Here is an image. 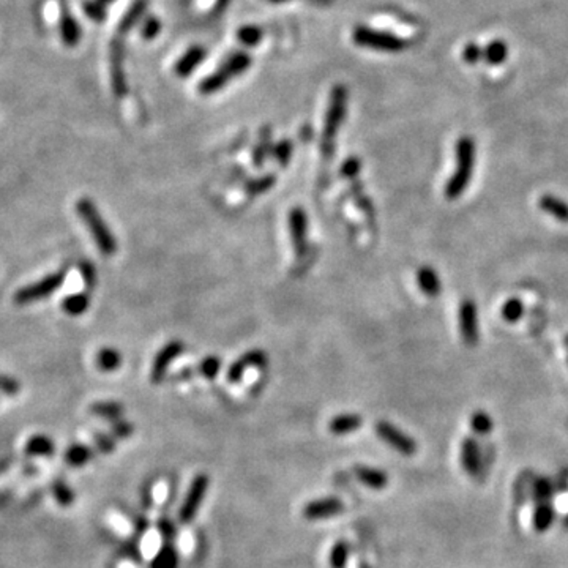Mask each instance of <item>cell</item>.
<instances>
[{
  "label": "cell",
  "instance_id": "cell-47",
  "mask_svg": "<svg viewBox=\"0 0 568 568\" xmlns=\"http://www.w3.org/2000/svg\"><path fill=\"white\" fill-rule=\"evenodd\" d=\"M21 391V384L17 382V379L8 376V374L0 373V393L7 395V396H16L19 395Z\"/></svg>",
  "mask_w": 568,
  "mask_h": 568
},
{
  "label": "cell",
  "instance_id": "cell-33",
  "mask_svg": "<svg viewBox=\"0 0 568 568\" xmlns=\"http://www.w3.org/2000/svg\"><path fill=\"white\" fill-rule=\"evenodd\" d=\"M277 184V177H275V174H263L261 177H256V179H251L248 180L247 184H245V193H247L248 196H259L263 195V193H267L270 188H273V185Z\"/></svg>",
  "mask_w": 568,
  "mask_h": 568
},
{
  "label": "cell",
  "instance_id": "cell-52",
  "mask_svg": "<svg viewBox=\"0 0 568 568\" xmlns=\"http://www.w3.org/2000/svg\"><path fill=\"white\" fill-rule=\"evenodd\" d=\"M229 2H231V0H218V3L215 5V10L222 11V10H225V8L227 7V5H229Z\"/></svg>",
  "mask_w": 568,
  "mask_h": 568
},
{
  "label": "cell",
  "instance_id": "cell-6",
  "mask_svg": "<svg viewBox=\"0 0 568 568\" xmlns=\"http://www.w3.org/2000/svg\"><path fill=\"white\" fill-rule=\"evenodd\" d=\"M209 483L210 480L206 473H197V476L193 478L188 493H186L184 503H181L179 510V521L181 524H190L191 521L195 519L199 507H201L204 497H206Z\"/></svg>",
  "mask_w": 568,
  "mask_h": 568
},
{
  "label": "cell",
  "instance_id": "cell-16",
  "mask_svg": "<svg viewBox=\"0 0 568 568\" xmlns=\"http://www.w3.org/2000/svg\"><path fill=\"white\" fill-rule=\"evenodd\" d=\"M232 81V76L226 72L225 68H218L207 74L201 83L197 84V92L201 95H213V93L221 92Z\"/></svg>",
  "mask_w": 568,
  "mask_h": 568
},
{
  "label": "cell",
  "instance_id": "cell-37",
  "mask_svg": "<svg viewBox=\"0 0 568 568\" xmlns=\"http://www.w3.org/2000/svg\"><path fill=\"white\" fill-rule=\"evenodd\" d=\"M523 313H524V305L518 297L508 298V300L503 303L501 308L502 319L510 322V324H513V322H518L521 318H523Z\"/></svg>",
  "mask_w": 568,
  "mask_h": 568
},
{
  "label": "cell",
  "instance_id": "cell-18",
  "mask_svg": "<svg viewBox=\"0 0 568 568\" xmlns=\"http://www.w3.org/2000/svg\"><path fill=\"white\" fill-rule=\"evenodd\" d=\"M251 65H253V58H251L248 52L236 51L227 56L225 60L221 62L220 67L225 68L226 72L232 76V79H236L243 73H247Z\"/></svg>",
  "mask_w": 568,
  "mask_h": 568
},
{
  "label": "cell",
  "instance_id": "cell-44",
  "mask_svg": "<svg viewBox=\"0 0 568 568\" xmlns=\"http://www.w3.org/2000/svg\"><path fill=\"white\" fill-rule=\"evenodd\" d=\"M134 432V426L131 421L124 420V419H119V420H114L113 425H111V435H113L115 439H128L131 437Z\"/></svg>",
  "mask_w": 568,
  "mask_h": 568
},
{
  "label": "cell",
  "instance_id": "cell-3",
  "mask_svg": "<svg viewBox=\"0 0 568 568\" xmlns=\"http://www.w3.org/2000/svg\"><path fill=\"white\" fill-rule=\"evenodd\" d=\"M76 212L79 218L84 221L87 229L90 231L93 240H95L98 250L103 256H114L117 251V240L113 232H111L106 221L98 212L95 202L90 197H81L76 202Z\"/></svg>",
  "mask_w": 568,
  "mask_h": 568
},
{
  "label": "cell",
  "instance_id": "cell-49",
  "mask_svg": "<svg viewBox=\"0 0 568 568\" xmlns=\"http://www.w3.org/2000/svg\"><path fill=\"white\" fill-rule=\"evenodd\" d=\"M158 530H160V534L163 537V540L166 543H171L175 537V526L171 519L168 518H161L158 521Z\"/></svg>",
  "mask_w": 568,
  "mask_h": 568
},
{
  "label": "cell",
  "instance_id": "cell-27",
  "mask_svg": "<svg viewBox=\"0 0 568 568\" xmlns=\"http://www.w3.org/2000/svg\"><path fill=\"white\" fill-rule=\"evenodd\" d=\"M93 460V450L89 445L72 444L65 450V462L72 467H83Z\"/></svg>",
  "mask_w": 568,
  "mask_h": 568
},
{
  "label": "cell",
  "instance_id": "cell-5",
  "mask_svg": "<svg viewBox=\"0 0 568 568\" xmlns=\"http://www.w3.org/2000/svg\"><path fill=\"white\" fill-rule=\"evenodd\" d=\"M65 278H67V272H63V270L46 275L43 279L37 281V283L24 286V288L16 291V294L13 295V300L16 305H19V307L29 305V303H33L37 300H43V298L54 294V292L60 288L63 283H65Z\"/></svg>",
  "mask_w": 568,
  "mask_h": 568
},
{
  "label": "cell",
  "instance_id": "cell-36",
  "mask_svg": "<svg viewBox=\"0 0 568 568\" xmlns=\"http://www.w3.org/2000/svg\"><path fill=\"white\" fill-rule=\"evenodd\" d=\"M292 152H294V144H292L291 139L284 138L273 145L272 158L281 168H286L292 158Z\"/></svg>",
  "mask_w": 568,
  "mask_h": 568
},
{
  "label": "cell",
  "instance_id": "cell-51",
  "mask_svg": "<svg viewBox=\"0 0 568 568\" xmlns=\"http://www.w3.org/2000/svg\"><path fill=\"white\" fill-rule=\"evenodd\" d=\"M308 2L313 5H318V7H327V5H330L333 0H308Z\"/></svg>",
  "mask_w": 568,
  "mask_h": 568
},
{
  "label": "cell",
  "instance_id": "cell-10",
  "mask_svg": "<svg viewBox=\"0 0 568 568\" xmlns=\"http://www.w3.org/2000/svg\"><path fill=\"white\" fill-rule=\"evenodd\" d=\"M460 332L466 346H476L478 343V311L476 302L467 298L460 307Z\"/></svg>",
  "mask_w": 568,
  "mask_h": 568
},
{
  "label": "cell",
  "instance_id": "cell-15",
  "mask_svg": "<svg viewBox=\"0 0 568 568\" xmlns=\"http://www.w3.org/2000/svg\"><path fill=\"white\" fill-rule=\"evenodd\" d=\"M354 473H355L357 480H359L362 485H365L371 489H384V488H387V485H389L387 473L380 469H374V467H370V466H363V464L355 466Z\"/></svg>",
  "mask_w": 568,
  "mask_h": 568
},
{
  "label": "cell",
  "instance_id": "cell-35",
  "mask_svg": "<svg viewBox=\"0 0 568 568\" xmlns=\"http://www.w3.org/2000/svg\"><path fill=\"white\" fill-rule=\"evenodd\" d=\"M349 554H350L349 543L344 540L336 542L335 544H333V548L330 549V555H329L330 567L332 568H346Z\"/></svg>",
  "mask_w": 568,
  "mask_h": 568
},
{
  "label": "cell",
  "instance_id": "cell-17",
  "mask_svg": "<svg viewBox=\"0 0 568 568\" xmlns=\"http://www.w3.org/2000/svg\"><path fill=\"white\" fill-rule=\"evenodd\" d=\"M24 452L33 458H49L56 453V444L49 436L46 435H35L29 437V441L24 445Z\"/></svg>",
  "mask_w": 568,
  "mask_h": 568
},
{
  "label": "cell",
  "instance_id": "cell-28",
  "mask_svg": "<svg viewBox=\"0 0 568 568\" xmlns=\"http://www.w3.org/2000/svg\"><path fill=\"white\" fill-rule=\"evenodd\" d=\"M90 412L104 420H119L125 412V407L119 401H97L90 406Z\"/></svg>",
  "mask_w": 568,
  "mask_h": 568
},
{
  "label": "cell",
  "instance_id": "cell-32",
  "mask_svg": "<svg viewBox=\"0 0 568 568\" xmlns=\"http://www.w3.org/2000/svg\"><path fill=\"white\" fill-rule=\"evenodd\" d=\"M51 493H52V496H54V499H56V502L58 503V505L63 507V508L72 507L74 503V501H76L74 491L70 488V486L60 478H56L54 482H52Z\"/></svg>",
  "mask_w": 568,
  "mask_h": 568
},
{
  "label": "cell",
  "instance_id": "cell-30",
  "mask_svg": "<svg viewBox=\"0 0 568 568\" xmlns=\"http://www.w3.org/2000/svg\"><path fill=\"white\" fill-rule=\"evenodd\" d=\"M508 57V46L502 40H494L486 48H483V60L488 65H501Z\"/></svg>",
  "mask_w": 568,
  "mask_h": 568
},
{
  "label": "cell",
  "instance_id": "cell-1",
  "mask_svg": "<svg viewBox=\"0 0 568 568\" xmlns=\"http://www.w3.org/2000/svg\"><path fill=\"white\" fill-rule=\"evenodd\" d=\"M349 90L344 84H335L330 92L329 106H327L324 128H322L320 150L325 158H332L335 150V139L348 114Z\"/></svg>",
  "mask_w": 568,
  "mask_h": 568
},
{
  "label": "cell",
  "instance_id": "cell-24",
  "mask_svg": "<svg viewBox=\"0 0 568 568\" xmlns=\"http://www.w3.org/2000/svg\"><path fill=\"white\" fill-rule=\"evenodd\" d=\"M417 283L421 292L428 297H437L442 291V283L432 267H421L417 272Z\"/></svg>",
  "mask_w": 568,
  "mask_h": 568
},
{
  "label": "cell",
  "instance_id": "cell-19",
  "mask_svg": "<svg viewBox=\"0 0 568 568\" xmlns=\"http://www.w3.org/2000/svg\"><path fill=\"white\" fill-rule=\"evenodd\" d=\"M149 8V0H134L131 3V7L128 8L124 17L120 19L119 24V32L120 33H128L133 31L134 27L140 24V21L144 19L145 13H147Z\"/></svg>",
  "mask_w": 568,
  "mask_h": 568
},
{
  "label": "cell",
  "instance_id": "cell-4",
  "mask_svg": "<svg viewBox=\"0 0 568 568\" xmlns=\"http://www.w3.org/2000/svg\"><path fill=\"white\" fill-rule=\"evenodd\" d=\"M352 42L365 49H373L376 52H387V54H398L407 48V42L395 33L379 31L370 26L359 24L352 31Z\"/></svg>",
  "mask_w": 568,
  "mask_h": 568
},
{
  "label": "cell",
  "instance_id": "cell-22",
  "mask_svg": "<svg viewBox=\"0 0 568 568\" xmlns=\"http://www.w3.org/2000/svg\"><path fill=\"white\" fill-rule=\"evenodd\" d=\"M58 29H60L62 42L70 46V48L78 44L81 42V38H83V29H81L78 19H74L68 11H63Z\"/></svg>",
  "mask_w": 568,
  "mask_h": 568
},
{
  "label": "cell",
  "instance_id": "cell-29",
  "mask_svg": "<svg viewBox=\"0 0 568 568\" xmlns=\"http://www.w3.org/2000/svg\"><path fill=\"white\" fill-rule=\"evenodd\" d=\"M90 307V297L86 292H79V294H72L63 298L62 309L70 316H81L84 314Z\"/></svg>",
  "mask_w": 568,
  "mask_h": 568
},
{
  "label": "cell",
  "instance_id": "cell-55",
  "mask_svg": "<svg viewBox=\"0 0 568 568\" xmlns=\"http://www.w3.org/2000/svg\"><path fill=\"white\" fill-rule=\"evenodd\" d=\"M7 469V462H0V472H3Z\"/></svg>",
  "mask_w": 568,
  "mask_h": 568
},
{
  "label": "cell",
  "instance_id": "cell-12",
  "mask_svg": "<svg viewBox=\"0 0 568 568\" xmlns=\"http://www.w3.org/2000/svg\"><path fill=\"white\" fill-rule=\"evenodd\" d=\"M267 362H268V357L262 349H251L229 366V370H227V380L232 384H236L240 379H242V376L245 374V371L248 370V368L251 366L262 368L267 365Z\"/></svg>",
  "mask_w": 568,
  "mask_h": 568
},
{
  "label": "cell",
  "instance_id": "cell-34",
  "mask_svg": "<svg viewBox=\"0 0 568 568\" xmlns=\"http://www.w3.org/2000/svg\"><path fill=\"white\" fill-rule=\"evenodd\" d=\"M236 37H237V42L242 46H245V48H254V46H257L262 42L263 31L257 26L247 24L238 29Z\"/></svg>",
  "mask_w": 568,
  "mask_h": 568
},
{
  "label": "cell",
  "instance_id": "cell-14",
  "mask_svg": "<svg viewBox=\"0 0 568 568\" xmlns=\"http://www.w3.org/2000/svg\"><path fill=\"white\" fill-rule=\"evenodd\" d=\"M206 57H207L206 48H202V46H199V44L190 46V48L186 49L184 54H181L179 60L175 62L174 73L181 79L190 78V76L196 72L197 67L201 65L204 60H206Z\"/></svg>",
  "mask_w": 568,
  "mask_h": 568
},
{
  "label": "cell",
  "instance_id": "cell-39",
  "mask_svg": "<svg viewBox=\"0 0 568 568\" xmlns=\"http://www.w3.org/2000/svg\"><path fill=\"white\" fill-rule=\"evenodd\" d=\"M553 518H554L553 508L549 507L548 503H543V505L538 507L537 512H535V518H534L535 529L538 532H544L549 526H551Z\"/></svg>",
  "mask_w": 568,
  "mask_h": 568
},
{
  "label": "cell",
  "instance_id": "cell-48",
  "mask_svg": "<svg viewBox=\"0 0 568 568\" xmlns=\"http://www.w3.org/2000/svg\"><path fill=\"white\" fill-rule=\"evenodd\" d=\"M84 11L93 21H103L104 17H106V7H104L103 3H99L98 0H89V2H86Z\"/></svg>",
  "mask_w": 568,
  "mask_h": 568
},
{
  "label": "cell",
  "instance_id": "cell-25",
  "mask_svg": "<svg viewBox=\"0 0 568 568\" xmlns=\"http://www.w3.org/2000/svg\"><path fill=\"white\" fill-rule=\"evenodd\" d=\"M273 144H272V128L263 125L259 133V140L253 150V163L256 168H262L268 156H272Z\"/></svg>",
  "mask_w": 568,
  "mask_h": 568
},
{
  "label": "cell",
  "instance_id": "cell-8",
  "mask_svg": "<svg viewBox=\"0 0 568 568\" xmlns=\"http://www.w3.org/2000/svg\"><path fill=\"white\" fill-rule=\"evenodd\" d=\"M292 247L297 257H305L308 251V216L300 207H294L288 216Z\"/></svg>",
  "mask_w": 568,
  "mask_h": 568
},
{
  "label": "cell",
  "instance_id": "cell-50",
  "mask_svg": "<svg viewBox=\"0 0 568 568\" xmlns=\"http://www.w3.org/2000/svg\"><path fill=\"white\" fill-rule=\"evenodd\" d=\"M535 494L538 499H546L551 494V485L546 480H538L535 485Z\"/></svg>",
  "mask_w": 568,
  "mask_h": 568
},
{
  "label": "cell",
  "instance_id": "cell-26",
  "mask_svg": "<svg viewBox=\"0 0 568 568\" xmlns=\"http://www.w3.org/2000/svg\"><path fill=\"white\" fill-rule=\"evenodd\" d=\"M122 354L114 348H102L98 350L95 363L98 366V370H102L104 373H113L117 371L122 366Z\"/></svg>",
  "mask_w": 568,
  "mask_h": 568
},
{
  "label": "cell",
  "instance_id": "cell-7",
  "mask_svg": "<svg viewBox=\"0 0 568 568\" xmlns=\"http://www.w3.org/2000/svg\"><path fill=\"white\" fill-rule=\"evenodd\" d=\"M374 431H376V435L382 439L389 447L396 450L398 453H401L404 456H412L419 450L417 442H415L411 436L398 428V426L390 423V421L385 420L378 421L376 426H374Z\"/></svg>",
  "mask_w": 568,
  "mask_h": 568
},
{
  "label": "cell",
  "instance_id": "cell-43",
  "mask_svg": "<svg viewBox=\"0 0 568 568\" xmlns=\"http://www.w3.org/2000/svg\"><path fill=\"white\" fill-rule=\"evenodd\" d=\"M79 272L81 277H83L86 289L92 291L97 284V268L93 266V262L90 261H81L79 262Z\"/></svg>",
  "mask_w": 568,
  "mask_h": 568
},
{
  "label": "cell",
  "instance_id": "cell-41",
  "mask_svg": "<svg viewBox=\"0 0 568 568\" xmlns=\"http://www.w3.org/2000/svg\"><path fill=\"white\" fill-rule=\"evenodd\" d=\"M197 370H199V373L202 374L204 378L213 379L221 370V359H220V357H215V355L206 357V359L199 363Z\"/></svg>",
  "mask_w": 568,
  "mask_h": 568
},
{
  "label": "cell",
  "instance_id": "cell-23",
  "mask_svg": "<svg viewBox=\"0 0 568 568\" xmlns=\"http://www.w3.org/2000/svg\"><path fill=\"white\" fill-rule=\"evenodd\" d=\"M538 207L560 222H568V202L554 195H544L538 199Z\"/></svg>",
  "mask_w": 568,
  "mask_h": 568
},
{
  "label": "cell",
  "instance_id": "cell-42",
  "mask_svg": "<svg viewBox=\"0 0 568 568\" xmlns=\"http://www.w3.org/2000/svg\"><path fill=\"white\" fill-rule=\"evenodd\" d=\"M93 442H95L97 448L103 455L113 453L117 448V439L113 435H106V432H95L93 435Z\"/></svg>",
  "mask_w": 568,
  "mask_h": 568
},
{
  "label": "cell",
  "instance_id": "cell-46",
  "mask_svg": "<svg viewBox=\"0 0 568 568\" xmlns=\"http://www.w3.org/2000/svg\"><path fill=\"white\" fill-rule=\"evenodd\" d=\"M362 171V161L359 156H349L346 161L341 165L339 174L346 179H357V175Z\"/></svg>",
  "mask_w": 568,
  "mask_h": 568
},
{
  "label": "cell",
  "instance_id": "cell-21",
  "mask_svg": "<svg viewBox=\"0 0 568 568\" xmlns=\"http://www.w3.org/2000/svg\"><path fill=\"white\" fill-rule=\"evenodd\" d=\"M461 462L469 476L476 477L480 472V452L477 442L472 437H466L461 447Z\"/></svg>",
  "mask_w": 568,
  "mask_h": 568
},
{
  "label": "cell",
  "instance_id": "cell-53",
  "mask_svg": "<svg viewBox=\"0 0 568 568\" xmlns=\"http://www.w3.org/2000/svg\"><path fill=\"white\" fill-rule=\"evenodd\" d=\"M98 2H99V3H103V5H104V7H108V5H111V3H114V2H115V0H98Z\"/></svg>",
  "mask_w": 568,
  "mask_h": 568
},
{
  "label": "cell",
  "instance_id": "cell-40",
  "mask_svg": "<svg viewBox=\"0 0 568 568\" xmlns=\"http://www.w3.org/2000/svg\"><path fill=\"white\" fill-rule=\"evenodd\" d=\"M493 425H494L493 420H491V417L486 412L483 411L473 412L471 419V426L477 435H488V432L493 430Z\"/></svg>",
  "mask_w": 568,
  "mask_h": 568
},
{
  "label": "cell",
  "instance_id": "cell-54",
  "mask_svg": "<svg viewBox=\"0 0 568 568\" xmlns=\"http://www.w3.org/2000/svg\"><path fill=\"white\" fill-rule=\"evenodd\" d=\"M268 2H272V3H286V2H291V0H268Z\"/></svg>",
  "mask_w": 568,
  "mask_h": 568
},
{
  "label": "cell",
  "instance_id": "cell-38",
  "mask_svg": "<svg viewBox=\"0 0 568 568\" xmlns=\"http://www.w3.org/2000/svg\"><path fill=\"white\" fill-rule=\"evenodd\" d=\"M139 26H140L139 33H140V37L145 40V42H152V40H155L158 35H160L161 29H163L161 21L154 15L144 17V19L140 21Z\"/></svg>",
  "mask_w": 568,
  "mask_h": 568
},
{
  "label": "cell",
  "instance_id": "cell-2",
  "mask_svg": "<svg viewBox=\"0 0 568 568\" xmlns=\"http://www.w3.org/2000/svg\"><path fill=\"white\" fill-rule=\"evenodd\" d=\"M456 169L445 185V196L458 199L471 185L473 168H476V143L471 136H461L455 147Z\"/></svg>",
  "mask_w": 568,
  "mask_h": 568
},
{
  "label": "cell",
  "instance_id": "cell-9",
  "mask_svg": "<svg viewBox=\"0 0 568 568\" xmlns=\"http://www.w3.org/2000/svg\"><path fill=\"white\" fill-rule=\"evenodd\" d=\"M184 343L180 341V339H174V341H169L166 346H163L160 350H158V354L155 355V360H154V365H152V370H150V380L152 384H160L163 382V379L168 374L169 370V365L180 357V354L184 352Z\"/></svg>",
  "mask_w": 568,
  "mask_h": 568
},
{
  "label": "cell",
  "instance_id": "cell-31",
  "mask_svg": "<svg viewBox=\"0 0 568 568\" xmlns=\"http://www.w3.org/2000/svg\"><path fill=\"white\" fill-rule=\"evenodd\" d=\"M179 565V553L171 543L163 544L160 551L150 562V568H177Z\"/></svg>",
  "mask_w": 568,
  "mask_h": 568
},
{
  "label": "cell",
  "instance_id": "cell-13",
  "mask_svg": "<svg viewBox=\"0 0 568 568\" xmlns=\"http://www.w3.org/2000/svg\"><path fill=\"white\" fill-rule=\"evenodd\" d=\"M122 62H124V46L122 43H114L113 52H111V84H113L114 95L119 98L128 93V83Z\"/></svg>",
  "mask_w": 568,
  "mask_h": 568
},
{
  "label": "cell",
  "instance_id": "cell-45",
  "mask_svg": "<svg viewBox=\"0 0 568 568\" xmlns=\"http://www.w3.org/2000/svg\"><path fill=\"white\" fill-rule=\"evenodd\" d=\"M483 58V48L477 43H467L462 48V60L469 65H477V63Z\"/></svg>",
  "mask_w": 568,
  "mask_h": 568
},
{
  "label": "cell",
  "instance_id": "cell-11",
  "mask_svg": "<svg viewBox=\"0 0 568 568\" xmlns=\"http://www.w3.org/2000/svg\"><path fill=\"white\" fill-rule=\"evenodd\" d=\"M344 510V503L338 499V497H320V499H314L308 502L303 507V517L308 521H322L329 519L332 517H336Z\"/></svg>",
  "mask_w": 568,
  "mask_h": 568
},
{
  "label": "cell",
  "instance_id": "cell-20",
  "mask_svg": "<svg viewBox=\"0 0 568 568\" xmlns=\"http://www.w3.org/2000/svg\"><path fill=\"white\" fill-rule=\"evenodd\" d=\"M363 425V419L359 414H341L333 417L329 423V430L335 436H346L355 432Z\"/></svg>",
  "mask_w": 568,
  "mask_h": 568
}]
</instances>
